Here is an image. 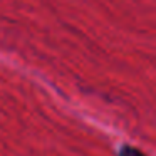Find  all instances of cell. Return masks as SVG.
<instances>
[{
    "instance_id": "6da1fadb",
    "label": "cell",
    "mask_w": 156,
    "mask_h": 156,
    "mask_svg": "<svg viewBox=\"0 0 156 156\" xmlns=\"http://www.w3.org/2000/svg\"><path fill=\"white\" fill-rule=\"evenodd\" d=\"M154 37V0H0V59L74 104L121 84Z\"/></svg>"
}]
</instances>
